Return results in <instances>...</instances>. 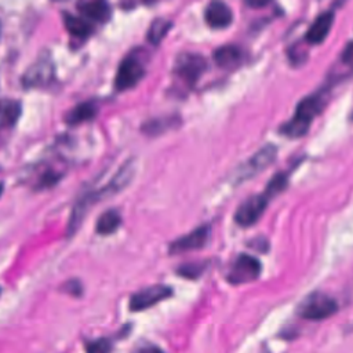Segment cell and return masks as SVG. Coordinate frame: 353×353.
Here are the masks:
<instances>
[{
	"instance_id": "1",
	"label": "cell",
	"mask_w": 353,
	"mask_h": 353,
	"mask_svg": "<svg viewBox=\"0 0 353 353\" xmlns=\"http://www.w3.org/2000/svg\"><path fill=\"white\" fill-rule=\"evenodd\" d=\"M324 105H325V90H320L312 95L305 97L298 103L294 117L280 128L281 134L291 138H298L305 135L307 128L310 127L312 120L320 113Z\"/></svg>"
},
{
	"instance_id": "2",
	"label": "cell",
	"mask_w": 353,
	"mask_h": 353,
	"mask_svg": "<svg viewBox=\"0 0 353 353\" xmlns=\"http://www.w3.org/2000/svg\"><path fill=\"white\" fill-rule=\"evenodd\" d=\"M338 310L336 301L323 292H313L301 303L298 313L306 320H324Z\"/></svg>"
},
{
	"instance_id": "3",
	"label": "cell",
	"mask_w": 353,
	"mask_h": 353,
	"mask_svg": "<svg viewBox=\"0 0 353 353\" xmlns=\"http://www.w3.org/2000/svg\"><path fill=\"white\" fill-rule=\"evenodd\" d=\"M145 74V66L142 58L137 54H128L119 65L114 87L117 91H124L134 87Z\"/></svg>"
},
{
	"instance_id": "4",
	"label": "cell",
	"mask_w": 353,
	"mask_h": 353,
	"mask_svg": "<svg viewBox=\"0 0 353 353\" xmlns=\"http://www.w3.org/2000/svg\"><path fill=\"white\" fill-rule=\"evenodd\" d=\"M261 262L248 254H240L232 262L226 279L232 284H244L250 283L261 274Z\"/></svg>"
},
{
	"instance_id": "5",
	"label": "cell",
	"mask_w": 353,
	"mask_h": 353,
	"mask_svg": "<svg viewBox=\"0 0 353 353\" xmlns=\"http://www.w3.org/2000/svg\"><path fill=\"white\" fill-rule=\"evenodd\" d=\"M276 154H277V148L274 145L269 143L263 146L250 160H247L237 168L234 175L236 181L237 182L245 181L248 178H252L258 172L263 171L276 159Z\"/></svg>"
},
{
	"instance_id": "6",
	"label": "cell",
	"mask_w": 353,
	"mask_h": 353,
	"mask_svg": "<svg viewBox=\"0 0 353 353\" xmlns=\"http://www.w3.org/2000/svg\"><path fill=\"white\" fill-rule=\"evenodd\" d=\"M207 68L205 59L199 54H181L175 62V74L188 85H193Z\"/></svg>"
},
{
	"instance_id": "7",
	"label": "cell",
	"mask_w": 353,
	"mask_h": 353,
	"mask_svg": "<svg viewBox=\"0 0 353 353\" xmlns=\"http://www.w3.org/2000/svg\"><path fill=\"white\" fill-rule=\"evenodd\" d=\"M270 197L263 192L261 194H255L245 201H243L234 214V221L240 226H251L254 225L263 214L268 207Z\"/></svg>"
},
{
	"instance_id": "8",
	"label": "cell",
	"mask_w": 353,
	"mask_h": 353,
	"mask_svg": "<svg viewBox=\"0 0 353 353\" xmlns=\"http://www.w3.org/2000/svg\"><path fill=\"white\" fill-rule=\"evenodd\" d=\"M172 295V290L167 285H152L135 292L130 299V309L134 312L145 310Z\"/></svg>"
},
{
	"instance_id": "9",
	"label": "cell",
	"mask_w": 353,
	"mask_h": 353,
	"mask_svg": "<svg viewBox=\"0 0 353 353\" xmlns=\"http://www.w3.org/2000/svg\"><path fill=\"white\" fill-rule=\"evenodd\" d=\"M54 76V65L48 55L39 57L25 72L22 81L26 87H37L47 84Z\"/></svg>"
},
{
	"instance_id": "10",
	"label": "cell",
	"mask_w": 353,
	"mask_h": 353,
	"mask_svg": "<svg viewBox=\"0 0 353 353\" xmlns=\"http://www.w3.org/2000/svg\"><path fill=\"white\" fill-rule=\"evenodd\" d=\"M210 234H211V226L201 225V226L196 228L194 230H192L190 233L174 240L170 244L168 250L172 254L185 252V251H190V250H199L207 244Z\"/></svg>"
},
{
	"instance_id": "11",
	"label": "cell",
	"mask_w": 353,
	"mask_h": 353,
	"mask_svg": "<svg viewBox=\"0 0 353 353\" xmlns=\"http://www.w3.org/2000/svg\"><path fill=\"white\" fill-rule=\"evenodd\" d=\"M205 22L215 29L226 28L232 23L233 12L230 7L222 1H211L204 11Z\"/></svg>"
},
{
	"instance_id": "12",
	"label": "cell",
	"mask_w": 353,
	"mask_h": 353,
	"mask_svg": "<svg viewBox=\"0 0 353 353\" xmlns=\"http://www.w3.org/2000/svg\"><path fill=\"white\" fill-rule=\"evenodd\" d=\"M334 22V12L332 11H324L321 12L310 25V28L306 32V41L310 44H320L328 34L331 26Z\"/></svg>"
},
{
	"instance_id": "13",
	"label": "cell",
	"mask_w": 353,
	"mask_h": 353,
	"mask_svg": "<svg viewBox=\"0 0 353 353\" xmlns=\"http://www.w3.org/2000/svg\"><path fill=\"white\" fill-rule=\"evenodd\" d=\"M214 61L221 68L232 69L241 63L243 52L237 46H233V44L222 46L214 51Z\"/></svg>"
},
{
	"instance_id": "14",
	"label": "cell",
	"mask_w": 353,
	"mask_h": 353,
	"mask_svg": "<svg viewBox=\"0 0 353 353\" xmlns=\"http://www.w3.org/2000/svg\"><path fill=\"white\" fill-rule=\"evenodd\" d=\"M79 11L97 22H106L110 18L112 8L105 1H81L77 4Z\"/></svg>"
},
{
	"instance_id": "15",
	"label": "cell",
	"mask_w": 353,
	"mask_h": 353,
	"mask_svg": "<svg viewBox=\"0 0 353 353\" xmlns=\"http://www.w3.org/2000/svg\"><path fill=\"white\" fill-rule=\"evenodd\" d=\"M21 114V105L15 99L0 101V128L12 127Z\"/></svg>"
},
{
	"instance_id": "16",
	"label": "cell",
	"mask_w": 353,
	"mask_h": 353,
	"mask_svg": "<svg viewBox=\"0 0 353 353\" xmlns=\"http://www.w3.org/2000/svg\"><path fill=\"white\" fill-rule=\"evenodd\" d=\"M63 22L68 32L79 39H85L92 32V26L90 25V22L77 18L76 15H72L69 12H63Z\"/></svg>"
},
{
	"instance_id": "17",
	"label": "cell",
	"mask_w": 353,
	"mask_h": 353,
	"mask_svg": "<svg viewBox=\"0 0 353 353\" xmlns=\"http://www.w3.org/2000/svg\"><path fill=\"white\" fill-rule=\"evenodd\" d=\"M121 223V216L116 210L105 211L97 221L95 232L98 234H110L119 229Z\"/></svg>"
},
{
	"instance_id": "18",
	"label": "cell",
	"mask_w": 353,
	"mask_h": 353,
	"mask_svg": "<svg viewBox=\"0 0 353 353\" xmlns=\"http://www.w3.org/2000/svg\"><path fill=\"white\" fill-rule=\"evenodd\" d=\"M97 113V109L95 106L91 103V102H83V103H79L77 106H74L66 116V123L68 124H80L83 121H87V120H91Z\"/></svg>"
},
{
	"instance_id": "19",
	"label": "cell",
	"mask_w": 353,
	"mask_h": 353,
	"mask_svg": "<svg viewBox=\"0 0 353 353\" xmlns=\"http://www.w3.org/2000/svg\"><path fill=\"white\" fill-rule=\"evenodd\" d=\"M171 26H172V22L168 19H164V18L154 19L148 30V40L153 46H157L164 39V36L167 34V32Z\"/></svg>"
},
{
	"instance_id": "20",
	"label": "cell",
	"mask_w": 353,
	"mask_h": 353,
	"mask_svg": "<svg viewBox=\"0 0 353 353\" xmlns=\"http://www.w3.org/2000/svg\"><path fill=\"white\" fill-rule=\"evenodd\" d=\"M207 268V262H190V263H183L181 265L176 272L182 277L186 279H197L203 274V272Z\"/></svg>"
},
{
	"instance_id": "21",
	"label": "cell",
	"mask_w": 353,
	"mask_h": 353,
	"mask_svg": "<svg viewBox=\"0 0 353 353\" xmlns=\"http://www.w3.org/2000/svg\"><path fill=\"white\" fill-rule=\"evenodd\" d=\"M288 183V175L284 174V172H277L272 179L270 182L266 185V189H265V193L272 199L273 196H276L277 193H280L281 190L285 189Z\"/></svg>"
},
{
	"instance_id": "22",
	"label": "cell",
	"mask_w": 353,
	"mask_h": 353,
	"mask_svg": "<svg viewBox=\"0 0 353 353\" xmlns=\"http://www.w3.org/2000/svg\"><path fill=\"white\" fill-rule=\"evenodd\" d=\"M174 123H179V119H174V117H167V119H159V120H153L148 123V131L150 134H159L160 131H164L167 128H171Z\"/></svg>"
},
{
	"instance_id": "23",
	"label": "cell",
	"mask_w": 353,
	"mask_h": 353,
	"mask_svg": "<svg viewBox=\"0 0 353 353\" xmlns=\"http://www.w3.org/2000/svg\"><path fill=\"white\" fill-rule=\"evenodd\" d=\"M341 63L343 65V68L353 70V41L346 44V47L343 48L341 54Z\"/></svg>"
},
{
	"instance_id": "24",
	"label": "cell",
	"mask_w": 353,
	"mask_h": 353,
	"mask_svg": "<svg viewBox=\"0 0 353 353\" xmlns=\"http://www.w3.org/2000/svg\"><path fill=\"white\" fill-rule=\"evenodd\" d=\"M110 352V343L106 339L97 341L88 346V353H109Z\"/></svg>"
},
{
	"instance_id": "25",
	"label": "cell",
	"mask_w": 353,
	"mask_h": 353,
	"mask_svg": "<svg viewBox=\"0 0 353 353\" xmlns=\"http://www.w3.org/2000/svg\"><path fill=\"white\" fill-rule=\"evenodd\" d=\"M138 353H164V352L156 346H146V347L139 349Z\"/></svg>"
},
{
	"instance_id": "26",
	"label": "cell",
	"mask_w": 353,
	"mask_h": 353,
	"mask_svg": "<svg viewBox=\"0 0 353 353\" xmlns=\"http://www.w3.org/2000/svg\"><path fill=\"white\" fill-rule=\"evenodd\" d=\"M247 4H250L251 7H263L268 4V1H248Z\"/></svg>"
},
{
	"instance_id": "27",
	"label": "cell",
	"mask_w": 353,
	"mask_h": 353,
	"mask_svg": "<svg viewBox=\"0 0 353 353\" xmlns=\"http://www.w3.org/2000/svg\"><path fill=\"white\" fill-rule=\"evenodd\" d=\"M1 192H3V183H0V194H1Z\"/></svg>"
}]
</instances>
